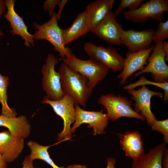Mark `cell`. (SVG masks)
I'll use <instances>...</instances> for the list:
<instances>
[{"mask_svg":"<svg viewBox=\"0 0 168 168\" xmlns=\"http://www.w3.org/2000/svg\"><path fill=\"white\" fill-rule=\"evenodd\" d=\"M89 32L86 13L85 11L78 14L68 28L63 29V37L65 45L76 40Z\"/></svg>","mask_w":168,"mask_h":168,"instance_id":"obj_21","label":"cell"},{"mask_svg":"<svg viewBox=\"0 0 168 168\" xmlns=\"http://www.w3.org/2000/svg\"><path fill=\"white\" fill-rule=\"evenodd\" d=\"M65 168H87V167L84 165L76 164L70 165Z\"/></svg>","mask_w":168,"mask_h":168,"instance_id":"obj_36","label":"cell"},{"mask_svg":"<svg viewBox=\"0 0 168 168\" xmlns=\"http://www.w3.org/2000/svg\"><path fill=\"white\" fill-rule=\"evenodd\" d=\"M163 50L165 53L166 57L165 58V61H168V42L166 41H164L162 43Z\"/></svg>","mask_w":168,"mask_h":168,"instance_id":"obj_34","label":"cell"},{"mask_svg":"<svg viewBox=\"0 0 168 168\" xmlns=\"http://www.w3.org/2000/svg\"><path fill=\"white\" fill-rule=\"evenodd\" d=\"M162 43H155L152 52L147 58V65L143 69L134 74V77L144 73L150 72L154 82H168V66L166 63V55L163 49Z\"/></svg>","mask_w":168,"mask_h":168,"instance_id":"obj_9","label":"cell"},{"mask_svg":"<svg viewBox=\"0 0 168 168\" xmlns=\"http://www.w3.org/2000/svg\"><path fill=\"white\" fill-rule=\"evenodd\" d=\"M118 135L126 156L134 160L145 153L141 135L138 131H127Z\"/></svg>","mask_w":168,"mask_h":168,"instance_id":"obj_18","label":"cell"},{"mask_svg":"<svg viewBox=\"0 0 168 168\" xmlns=\"http://www.w3.org/2000/svg\"><path fill=\"white\" fill-rule=\"evenodd\" d=\"M24 139L12 135L9 131L0 132V154L7 162L16 160L22 151Z\"/></svg>","mask_w":168,"mask_h":168,"instance_id":"obj_16","label":"cell"},{"mask_svg":"<svg viewBox=\"0 0 168 168\" xmlns=\"http://www.w3.org/2000/svg\"><path fill=\"white\" fill-rule=\"evenodd\" d=\"M4 2L7 10L4 14V16L10 23L12 29L10 31V33L12 35H17L21 37L25 40V44L26 47H34L35 40L33 35L28 32L27 30L28 27L25 24L23 18L15 11L16 0H5Z\"/></svg>","mask_w":168,"mask_h":168,"instance_id":"obj_15","label":"cell"},{"mask_svg":"<svg viewBox=\"0 0 168 168\" xmlns=\"http://www.w3.org/2000/svg\"><path fill=\"white\" fill-rule=\"evenodd\" d=\"M114 0H97L86 7L85 11L87 16L89 32L96 27L112 11Z\"/></svg>","mask_w":168,"mask_h":168,"instance_id":"obj_17","label":"cell"},{"mask_svg":"<svg viewBox=\"0 0 168 168\" xmlns=\"http://www.w3.org/2000/svg\"><path fill=\"white\" fill-rule=\"evenodd\" d=\"M9 78L0 73V102L2 105L1 114L8 116H16L17 113L7 104V90L9 85Z\"/></svg>","mask_w":168,"mask_h":168,"instance_id":"obj_23","label":"cell"},{"mask_svg":"<svg viewBox=\"0 0 168 168\" xmlns=\"http://www.w3.org/2000/svg\"><path fill=\"white\" fill-rule=\"evenodd\" d=\"M154 45L148 49L135 53L127 52L122 72L118 75L120 79L119 84L123 85L128 78L136 72L143 69L147 64V59Z\"/></svg>","mask_w":168,"mask_h":168,"instance_id":"obj_14","label":"cell"},{"mask_svg":"<svg viewBox=\"0 0 168 168\" xmlns=\"http://www.w3.org/2000/svg\"><path fill=\"white\" fill-rule=\"evenodd\" d=\"M83 48L90 58L100 63L113 72L122 70L125 58L112 47L97 46L88 42L85 43Z\"/></svg>","mask_w":168,"mask_h":168,"instance_id":"obj_8","label":"cell"},{"mask_svg":"<svg viewBox=\"0 0 168 168\" xmlns=\"http://www.w3.org/2000/svg\"><path fill=\"white\" fill-rule=\"evenodd\" d=\"M5 6L4 1L0 0V16L2 14L6 13L5 11ZM5 35L0 30V37L3 36Z\"/></svg>","mask_w":168,"mask_h":168,"instance_id":"obj_33","label":"cell"},{"mask_svg":"<svg viewBox=\"0 0 168 168\" xmlns=\"http://www.w3.org/2000/svg\"><path fill=\"white\" fill-rule=\"evenodd\" d=\"M57 13L54 12L47 22L42 25L34 23L33 26L37 30L33 36L34 40H45L49 42L53 46L54 50L58 52L63 59L70 57L73 54L70 48L66 46L64 44L63 29L59 27Z\"/></svg>","mask_w":168,"mask_h":168,"instance_id":"obj_2","label":"cell"},{"mask_svg":"<svg viewBox=\"0 0 168 168\" xmlns=\"http://www.w3.org/2000/svg\"><path fill=\"white\" fill-rule=\"evenodd\" d=\"M115 18L111 12L91 32L105 42L116 45L122 44V26L116 21Z\"/></svg>","mask_w":168,"mask_h":168,"instance_id":"obj_13","label":"cell"},{"mask_svg":"<svg viewBox=\"0 0 168 168\" xmlns=\"http://www.w3.org/2000/svg\"><path fill=\"white\" fill-rule=\"evenodd\" d=\"M151 126L152 130L161 133L164 137V142L168 143V119L162 120L156 119L152 122Z\"/></svg>","mask_w":168,"mask_h":168,"instance_id":"obj_27","label":"cell"},{"mask_svg":"<svg viewBox=\"0 0 168 168\" xmlns=\"http://www.w3.org/2000/svg\"><path fill=\"white\" fill-rule=\"evenodd\" d=\"M168 38V20L165 22H159L153 37L155 43L163 42Z\"/></svg>","mask_w":168,"mask_h":168,"instance_id":"obj_26","label":"cell"},{"mask_svg":"<svg viewBox=\"0 0 168 168\" xmlns=\"http://www.w3.org/2000/svg\"><path fill=\"white\" fill-rule=\"evenodd\" d=\"M168 11V0H150L132 11L123 13L124 18L134 23H144L149 18L160 22Z\"/></svg>","mask_w":168,"mask_h":168,"instance_id":"obj_7","label":"cell"},{"mask_svg":"<svg viewBox=\"0 0 168 168\" xmlns=\"http://www.w3.org/2000/svg\"><path fill=\"white\" fill-rule=\"evenodd\" d=\"M58 72L62 86L65 93L70 95L75 104L86 107L92 91L88 86L87 77L73 70L63 62L60 65Z\"/></svg>","mask_w":168,"mask_h":168,"instance_id":"obj_1","label":"cell"},{"mask_svg":"<svg viewBox=\"0 0 168 168\" xmlns=\"http://www.w3.org/2000/svg\"><path fill=\"white\" fill-rule=\"evenodd\" d=\"M76 117L71 131L74 133L76 129L83 123L89 124L88 128L92 127L94 134L105 133V129L109 124V119L106 113H103L102 109L100 111H88L82 109L79 105L75 104Z\"/></svg>","mask_w":168,"mask_h":168,"instance_id":"obj_10","label":"cell"},{"mask_svg":"<svg viewBox=\"0 0 168 168\" xmlns=\"http://www.w3.org/2000/svg\"><path fill=\"white\" fill-rule=\"evenodd\" d=\"M67 0H60L58 5V11L57 14V17L58 20H60L61 18V16L62 12L63 7L68 2Z\"/></svg>","mask_w":168,"mask_h":168,"instance_id":"obj_31","label":"cell"},{"mask_svg":"<svg viewBox=\"0 0 168 168\" xmlns=\"http://www.w3.org/2000/svg\"><path fill=\"white\" fill-rule=\"evenodd\" d=\"M144 0H121L118 7L113 13L115 17L118 16L126 8H128V11H134L138 8Z\"/></svg>","mask_w":168,"mask_h":168,"instance_id":"obj_25","label":"cell"},{"mask_svg":"<svg viewBox=\"0 0 168 168\" xmlns=\"http://www.w3.org/2000/svg\"><path fill=\"white\" fill-rule=\"evenodd\" d=\"M97 102L105 107L109 119L113 121L123 117L145 119L132 109V102L125 96L110 93L101 96Z\"/></svg>","mask_w":168,"mask_h":168,"instance_id":"obj_4","label":"cell"},{"mask_svg":"<svg viewBox=\"0 0 168 168\" xmlns=\"http://www.w3.org/2000/svg\"><path fill=\"white\" fill-rule=\"evenodd\" d=\"M150 85L155 86L163 89L164 91L163 96V101L166 103L168 100V82L160 83L154 81H151L146 79L143 76H142L140 78L135 82L130 83L123 87L124 90H128L134 89L140 86Z\"/></svg>","mask_w":168,"mask_h":168,"instance_id":"obj_24","label":"cell"},{"mask_svg":"<svg viewBox=\"0 0 168 168\" xmlns=\"http://www.w3.org/2000/svg\"><path fill=\"white\" fill-rule=\"evenodd\" d=\"M7 163L4 157L0 154V168H7Z\"/></svg>","mask_w":168,"mask_h":168,"instance_id":"obj_35","label":"cell"},{"mask_svg":"<svg viewBox=\"0 0 168 168\" xmlns=\"http://www.w3.org/2000/svg\"><path fill=\"white\" fill-rule=\"evenodd\" d=\"M58 59L53 54H49L42 66L41 81L43 91L51 100L57 101L62 99L65 94L60 81V73L55 70Z\"/></svg>","mask_w":168,"mask_h":168,"instance_id":"obj_5","label":"cell"},{"mask_svg":"<svg viewBox=\"0 0 168 168\" xmlns=\"http://www.w3.org/2000/svg\"><path fill=\"white\" fill-rule=\"evenodd\" d=\"M107 165L106 168H115L116 160L114 158L108 157L106 159Z\"/></svg>","mask_w":168,"mask_h":168,"instance_id":"obj_32","label":"cell"},{"mask_svg":"<svg viewBox=\"0 0 168 168\" xmlns=\"http://www.w3.org/2000/svg\"><path fill=\"white\" fill-rule=\"evenodd\" d=\"M42 103L50 105L56 114L61 117L63 120V128L58 134V141L60 142L70 140L72 136L71 125L74 123L76 117L75 103L71 96L66 93L62 99L57 101H53L46 96L44 97Z\"/></svg>","mask_w":168,"mask_h":168,"instance_id":"obj_6","label":"cell"},{"mask_svg":"<svg viewBox=\"0 0 168 168\" xmlns=\"http://www.w3.org/2000/svg\"><path fill=\"white\" fill-rule=\"evenodd\" d=\"M155 30L149 29L141 31L133 29L123 30L121 36L122 44L125 45L129 52L135 53L148 49L153 41Z\"/></svg>","mask_w":168,"mask_h":168,"instance_id":"obj_12","label":"cell"},{"mask_svg":"<svg viewBox=\"0 0 168 168\" xmlns=\"http://www.w3.org/2000/svg\"><path fill=\"white\" fill-rule=\"evenodd\" d=\"M27 145L31 151L28 156L33 161L35 159H40L46 162L53 168H65L63 166H57L50 158L48 149L51 146L42 145L32 141H29Z\"/></svg>","mask_w":168,"mask_h":168,"instance_id":"obj_22","label":"cell"},{"mask_svg":"<svg viewBox=\"0 0 168 168\" xmlns=\"http://www.w3.org/2000/svg\"><path fill=\"white\" fill-rule=\"evenodd\" d=\"M0 126L7 128L13 135L24 139L29 137L31 126L27 117L23 115L18 117L0 115Z\"/></svg>","mask_w":168,"mask_h":168,"instance_id":"obj_19","label":"cell"},{"mask_svg":"<svg viewBox=\"0 0 168 168\" xmlns=\"http://www.w3.org/2000/svg\"><path fill=\"white\" fill-rule=\"evenodd\" d=\"M33 161L29 158L28 156H26L23 162L22 168H39L35 167L34 166Z\"/></svg>","mask_w":168,"mask_h":168,"instance_id":"obj_29","label":"cell"},{"mask_svg":"<svg viewBox=\"0 0 168 168\" xmlns=\"http://www.w3.org/2000/svg\"><path fill=\"white\" fill-rule=\"evenodd\" d=\"M162 168H168V149L165 148L162 160Z\"/></svg>","mask_w":168,"mask_h":168,"instance_id":"obj_30","label":"cell"},{"mask_svg":"<svg viewBox=\"0 0 168 168\" xmlns=\"http://www.w3.org/2000/svg\"><path fill=\"white\" fill-rule=\"evenodd\" d=\"M60 0H47L43 3V9L45 11H48L49 15L52 16L53 14L54 10L56 5H58Z\"/></svg>","mask_w":168,"mask_h":168,"instance_id":"obj_28","label":"cell"},{"mask_svg":"<svg viewBox=\"0 0 168 168\" xmlns=\"http://www.w3.org/2000/svg\"><path fill=\"white\" fill-rule=\"evenodd\" d=\"M62 59L63 62L70 68L87 77L88 86L92 90L106 77L108 72L109 69L106 66L91 58L81 60L73 54Z\"/></svg>","mask_w":168,"mask_h":168,"instance_id":"obj_3","label":"cell"},{"mask_svg":"<svg viewBox=\"0 0 168 168\" xmlns=\"http://www.w3.org/2000/svg\"><path fill=\"white\" fill-rule=\"evenodd\" d=\"M128 92L135 101L133 105L134 107V110L138 113L139 112L140 114L146 119L147 124L151 126L154 121L156 119L151 110V99L154 96L162 97L163 93L151 90L145 85L142 86L138 90L131 89L128 90Z\"/></svg>","mask_w":168,"mask_h":168,"instance_id":"obj_11","label":"cell"},{"mask_svg":"<svg viewBox=\"0 0 168 168\" xmlns=\"http://www.w3.org/2000/svg\"><path fill=\"white\" fill-rule=\"evenodd\" d=\"M166 145L164 142L133 160L131 168H162V160Z\"/></svg>","mask_w":168,"mask_h":168,"instance_id":"obj_20","label":"cell"}]
</instances>
